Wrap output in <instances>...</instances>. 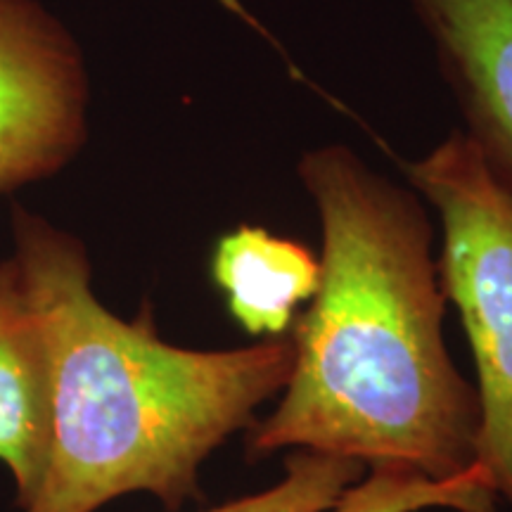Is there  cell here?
Returning <instances> with one entry per match:
<instances>
[{
    "label": "cell",
    "mask_w": 512,
    "mask_h": 512,
    "mask_svg": "<svg viewBox=\"0 0 512 512\" xmlns=\"http://www.w3.org/2000/svg\"><path fill=\"white\" fill-rule=\"evenodd\" d=\"M297 176L320 219V285L292 325L278 406L245 432L247 460L306 448L437 482L470 475L477 389L446 349L434 228L418 192L344 145L306 150Z\"/></svg>",
    "instance_id": "6da1fadb"
},
{
    "label": "cell",
    "mask_w": 512,
    "mask_h": 512,
    "mask_svg": "<svg viewBox=\"0 0 512 512\" xmlns=\"http://www.w3.org/2000/svg\"><path fill=\"white\" fill-rule=\"evenodd\" d=\"M8 261L50 375L46 472L19 512H98L131 494L169 512L204 501L202 465L283 392L292 339L176 347L159 335L150 306L136 318L107 309L86 245L24 207L12 211Z\"/></svg>",
    "instance_id": "7a4b0ae2"
},
{
    "label": "cell",
    "mask_w": 512,
    "mask_h": 512,
    "mask_svg": "<svg viewBox=\"0 0 512 512\" xmlns=\"http://www.w3.org/2000/svg\"><path fill=\"white\" fill-rule=\"evenodd\" d=\"M403 171L441 219L439 285L477 370L475 465L512 508V190L463 131Z\"/></svg>",
    "instance_id": "3957f363"
},
{
    "label": "cell",
    "mask_w": 512,
    "mask_h": 512,
    "mask_svg": "<svg viewBox=\"0 0 512 512\" xmlns=\"http://www.w3.org/2000/svg\"><path fill=\"white\" fill-rule=\"evenodd\" d=\"M81 50L36 0H0V192L64 169L86 143Z\"/></svg>",
    "instance_id": "277c9868"
},
{
    "label": "cell",
    "mask_w": 512,
    "mask_h": 512,
    "mask_svg": "<svg viewBox=\"0 0 512 512\" xmlns=\"http://www.w3.org/2000/svg\"><path fill=\"white\" fill-rule=\"evenodd\" d=\"M486 166L512 190V0H408Z\"/></svg>",
    "instance_id": "5b68a950"
},
{
    "label": "cell",
    "mask_w": 512,
    "mask_h": 512,
    "mask_svg": "<svg viewBox=\"0 0 512 512\" xmlns=\"http://www.w3.org/2000/svg\"><path fill=\"white\" fill-rule=\"evenodd\" d=\"M50 446V375L43 337L19 292L10 261H0V465L17 510L34 501Z\"/></svg>",
    "instance_id": "8992f818"
},
{
    "label": "cell",
    "mask_w": 512,
    "mask_h": 512,
    "mask_svg": "<svg viewBox=\"0 0 512 512\" xmlns=\"http://www.w3.org/2000/svg\"><path fill=\"white\" fill-rule=\"evenodd\" d=\"M209 275L247 335L285 337L316 297L320 256L304 242L242 223L216 240Z\"/></svg>",
    "instance_id": "52a82bcc"
},
{
    "label": "cell",
    "mask_w": 512,
    "mask_h": 512,
    "mask_svg": "<svg viewBox=\"0 0 512 512\" xmlns=\"http://www.w3.org/2000/svg\"><path fill=\"white\" fill-rule=\"evenodd\" d=\"M498 512V496L482 470L437 482L406 467H373L344 491L330 512Z\"/></svg>",
    "instance_id": "ba28073f"
},
{
    "label": "cell",
    "mask_w": 512,
    "mask_h": 512,
    "mask_svg": "<svg viewBox=\"0 0 512 512\" xmlns=\"http://www.w3.org/2000/svg\"><path fill=\"white\" fill-rule=\"evenodd\" d=\"M363 475L366 465L358 460L299 448L285 458V475L271 489L204 512H330Z\"/></svg>",
    "instance_id": "9c48e42d"
}]
</instances>
